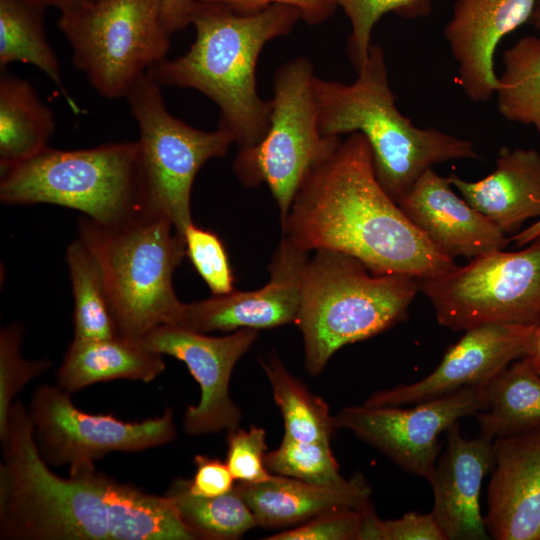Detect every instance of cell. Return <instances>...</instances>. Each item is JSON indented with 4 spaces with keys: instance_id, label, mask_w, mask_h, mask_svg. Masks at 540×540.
<instances>
[{
    "instance_id": "6da1fadb",
    "label": "cell",
    "mask_w": 540,
    "mask_h": 540,
    "mask_svg": "<svg viewBox=\"0 0 540 540\" xmlns=\"http://www.w3.org/2000/svg\"><path fill=\"white\" fill-rule=\"evenodd\" d=\"M0 465V538L10 540H195L166 496L97 471L93 463L54 474L42 458L29 411L11 406Z\"/></svg>"
},
{
    "instance_id": "7a4b0ae2",
    "label": "cell",
    "mask_w": 540,
    "mask_h": 540,
    "mask_svg": "<svg viewBox=\"0 0 540 540\" xmlns=\"http://www.w3.org/2000/svg\"><path fill=\"white\" fill-rule=\"evenodd\" d=\"M281 224L282 238L296 247L349 254L377 275L422 280L456 267L380 185L361 133L308 174Z\"/></svg>"
},
{
    "instance_id": "3957f363",
    "label": "cell",
    "mask_w": 540,
    "mask_h": 540,
    "mask_svg": "<svg viewBox=\"0 0 540 540\" xmlns=\"http://www.w3.org/2000/svg\"><path fill=\"white\" fill-rule=\"evenodd\" d=\"M299 10L273 4L253 13H237L220 4L198 2L191 24L195 40L182 55L164 58L147 74L161 87L198 90L220 110L219 126L240 148L258 143L269 125L270 100L256 87V63L267 42L290 33Z\"/></svg>"
},
{
    "instance_id": "277c9868",
    "label": "cell",
    "mask_w": 540,
    "mask_h": 540,
    "mask_svg": "<svg viewBox=\"0 0 540 540\" xmlns=\"http://www.w3.org/2000/svg\"><path fill=\"white\" fill-rule=\"evenodd\" d=\"M352 83L314 78L319 130L324 136L361 133L371 148L376 177L398 203L432 166L480 159L474 144L403 115L390 88L383 49L372 44Z\"/></svg>"
},
{
    "instance_id": "5b68a950",
    "label": "cell",
    "mask_w": 540,
    "mask_h": 540,
    "mask_svg": "<svg viewBox=\"0 0 540 540\" xmlns=\"http://www.w3.org/2000/svg\"><path fill=\"white\" fill-rule=\"evenodd\" d=\"M78 232L101 267L117 336L141 340L159 325L176 324L183 303L173 274L186 245L168 218L140 211L103 225L83 216Z\"/></svg>"
},
{
    "instance_id": "8992f818",
    "label": "cell",
    "mask_w": 540,
    "mask_h": 540,
    "mask_svg": "<svg viewBox=\"0 0 540 540\" xmlns=\"http://www.w3.org/2000/svg\"><path fill=\"white\" fill-rule=\"evenodd\" d=\"M419 280L377 275L357 258L319 249L304 269L296 324L305 366L318 375L341 347L373 337L407 317Z\"/></svg>"
},
{
    "instance_id": "52a82bcc",
    "label": "cell",
    "mask_w": 540,
    "mask_h": 540,
    "mask_svg": "<svg viewBox=\"0 0 540 540\" xmlns=\"http://www.w3.org/2000/svg\"><path fill=\"white\" fill-rule=\"evenodd\" d=\"M0 200L8 205H58L99 224L120 223L141 211L138 143L76 150L47 147L0 172Z\"/></svg>"
},
{
    "instance_id": "ba28073f",
    "label": "cell",
    "mask_w": 540,
    "mask_h": 540,
    "mask_svg": "<svg viewBox=\"0 0 540 540\" xmlns=\"http://www.w3.org/2000/svg\"><path fill=\"white\" fill-rule=\"evenodd\" d=\"M139 129L138 161L141 211L168 218L184 236L193 223L191 190L200 168L223 157L235 142L222 127L203 131L172 115L161 86L147 73L125 96Z\"/></svg>"
},
{
    "instance_id": "9c48e42d",
    "label": "cell",
    "mask_w": 540,
    "mask_h": 540,
    "mask_svg": "<svg viewBox=\"0 0 540 540\" xmlns=\"http://www.w3.org/2000/svg\"><path fill=\"white\" fill-rule=\"evenodd\" d=\"M57 23L73 65L107 99L125 98L170 48L162 0H85L61 11Z\"/></svg>"
},
{
    "instance_id": "30bf717a",
    "label": "cell",
    "mask_w": 540,
    "mask_h": 540,
    "mask_svg": "<svg viewBox=\"0 0 540 540\" xmlns=\"http://www.w3.org/2000/svg\"><path fill=\"white\" fill-rule=\"evenodd\" d=\"M314 72L305 57L287 61L275 72L269 125L255 145L240 148L233 168L245 186L265 183L283 219L295 195L318 165L339 147V136H324L318 125Z\"/></svg>"
},
{
    "instance_id": "8fae6325",
    "label": "cell",
    "mask_w": 540,
    "mask_h": 540,
    "mask_svg": "<svg viewBox=\"0 0 540 540\" xmlns=\"http://www.w3.org/2000/svg\"><path fill=\"white\" fill-rule=\"evenodd\" d=\"M438 322L454 331L485 324L540 325V235L520 251L495 250L419 280Z\"/></svg>"
},
{
    "instance_id": "7c38bea8",
    "label": "cell",
    "mask_w": 540,
    "mask_h": 540,
    "mask_svg": "<svg viewBox=\"0 0 540 540\" xmlns=\"http://www.w3.org/2000/svg\"><path fill=\"white\" fill-rule=\"evenodd\" d=\"M29 407L39 452L53 466L93 463L109 452L142 451L176 436L171 408L159 417L124 422L111 414L79 410L57 385L37 387Z\"/></svg>"
},
{
    "instance_id": "4fadbf2b",
    "label": "cell",
    "mask_w": 540,
    "mask_h": 540,
    "mask_svg": "<svg viewBox=\"0 0 540 540\" xmlns=\"http://www.w3.org/2000/svg\"><path fill=\"white\" fill-rule=\"evenodd\" d=\"M488 385L401 406H350L335 416L336 428L352 431L405 471L428 480L440 451L439 436L458 420L485 409Z\"/></svg>"
},
{
    "instance_id": "5bb4252c",
    "label": "cell",
    "mask_w": 540,
    "mask_h": 540,
    "mask_svg": "<svg viewBox=\"0 0 540 540\" xmlns=\"http://www.w3.org/2000/svg\"><path fill=\"white\" fill-rule=\"evenodd\" d=\"M258 337L255 329H239L212 337L176 325H159L141 342L150 350L184 362L198 382L201 398L184 414L183 427L190 435L233 431L239 428L240 408L229 393L232 371Z\"/></svg>"
},
{
    "instance_id": "9a60e30c",
    "label": "cell",
    "mask_w": 540,
    "mask_h": 540,
    "mask_svg": "<svg viewBox=\"0 0 540 540\" xmlns=\"http://www.w3.org/2000/svg\"><path fill=\"white\" fill-rule=\"evenodd\" d=\"M535 326L485 324L465 334L423 379L373 392L368 406H403L440 398L464 388L488 385L513 360L523 358Z\"/></svg>"
},
{
    "instance_id": "2e32d148",
    "label": "cell",
    "mask_w": 540,
    "mask_h": 540,
    "mask_svg": "<svg viewBox=\"0 0 540 540\" xmlns=\"http://www.w3.org/2000/svg\"><path fill=\"white\" fill-rule=\"evenodd\" d=\"M307 261V251L282 238L268 266L270 280L265 286L183 303L175 325L206 334L295 323Z\"/></svg>"
},
{
    "instance_id": "e0dca14e",
    "label": "cell",
    "mask_w": 540,
    "mask_h": 540,
    "mask_svg": "<svg viewBox=\"0 0 540 540\" xmlns=\"http://www.w3.org/2000/svg\"><path fill=\"white\" fill-rule=\"evenodd\" d=\"M537 0H456L444 36L458 84L474 102L495 94L494 54L501 40L530 21Z\"/></svg>"
},
{
    "instance_id": "ac0fdd59",
    "label": "cell",
    "mask_w": 540,
    "mask_h": 540,
    "mask_svg": "<svg viewBox=\"0 0 540 540\" xmlns=\"http://www.w3.org/2000/svg\"><path fill=\"white\" fill-rule=\"evenodd\" d=\"M484 517L490 538L540 540V426L493 440Z\"/></svg>"
},
{
    "instance_id": "d6986e66",
    "label": "cell",
    "mask_w": 540,
    "mask_h": 540,
    "mask_svg": "<svg viewBox=\"0 0 540 540\" xmlns=\"http://www.w3.org/2000/svg\"><path fill=\"white\" fill-rule=\"evenodd\" d=\"M446 433V449L428 479L434 495L431 514L446 540L489 539L480 492L484 477L493 468V440L481 434L466 439L458 423Z\"/></svg>"
},
{
    "instance_id": "ffe728a7",
    "label": "cell",
    "mask_w": 540,
    "mask_h": 540,
    "mask_svg": "<svg viewBox=\"0 0 540 540\" xmlns=\"http://www.w3.org/2000/svg\"><path fill=\"white\" fill-rule=\"evenodd\" d=\"M409 220L451 258H475L510 242L489 218L452 189L448 177L425 171L397 203Z\"/></svg>"
},
{
    "instance_id": "44dd1931",
    "label": "cell",
    "mask_w": 540,
    "mask_h": 540,
    "mask_svg": "<svg viewBox=\"0 0 540 540\" xmlns=\"http://www.w3.org/2000/svg\"><path fill=\"white\" fill-rule=\"evenodd\" d=\"M450 183L476 210L505 234H516L523 223L540 218V152L530 148L502 147L496 168L478 181H467L455 173Z\"/></svg>"
},
{
    "instance_id": "7402d4cb",
    "label": "cell",
    "mask_w": 540,
    "mask_h": 540,
    "mask_svg": "<svg viewBox=\"0 0 540 540\" xmlns=\"http://www.w3.org/2000/svg\"><path fill=\"white\" fill-rule=\"evenodd\" d=\"M256 520L257 526L283 528L300 525L339 507L362 508L370 503L371 487L355 474L343 486H319L272 474L266 481L235 485Z\"/></svg>"
},
{
    "instance_id": "603a6c76",
    "label": "cell",
    "mask_w": 540,
    "mask_h": 540,
    "mask_svg": "<svg viewBox=\"0 0 540 540\" xmlns=\"http://www.w3.org/2000/svg\"><path fill=\"white\" fill-rule=\"evenodd\" d=\"M166 368L163 355L141 340L73 339L56 373L57 386L71 394L89 385L115 379L151 382Z\"/></svg>"
},
{
    "instance_id": "cb8c5ba5",
    "label": "cell",
    "mask_w": 540,
    "mask_h": 540,
    "mask_svg": "<svg viewBox=\"0 0 540 540\" xmlns=\"http://www.w3.org/2000/svg\"><path fill=\"white\" fill-rule=\"evenodd\" d=\"M56 127L52 110L33 86L6 69L0 73V172L42 152Z\"/></svg>"
},
{
    "instance_id": "d4e9b609",
    "label": "cell",
    "mask_w": 540,
    "mask_h": 540,
    "mask_svg": "<svg viewBox=\"0 0 540 540\" xmlns=\"http://www.w3.org/2000/svg\"><path fill=\"white\" fill-rule=\"evenodd\" d=\"M44 10L31 0H0V70L14 62L35 66L78 114L79 106L65 87L58 58L47 39Z\"/></svg>"
},
{
    "instance_id": "484cf974",
    "label": "cell",
    "mask_w": 540,
    "mask_h": 540,
    "mask_svg": "<svg viewBox=\"0 0 540 540\" xmlns=\"http://www.w3.org/2000/svg\"><path fill=\"white\" fill-rule=\"evenodd\" d=\"M492 440L540 426V375L521 358L488 384V402L474 415Z\"/></svg>"
},
{
    "instance_id": "4316f807",
    "label": "cell",
    "mask_w": 540,
    "mask_h": 540,
    "mask_svg": "<svg viewBox=\"0 0 540 540\" xmlns=\"http://www.w3.org/2000/svg\"><path fill=\"white\" fill-rule=\"evenodd\" d=\"M165 495L196 539L236 540L257 526L236 486L218 496H199L190 492L188 479L178 478Z\"/></svg>"
},
{
    "instance_id": "83f0119b",
    "label": "cell",
    "mask_w": 540,
    "mask_h": 540,
    "mask_svg": "<svg viewBox=\"0 0 540 540\" xmlns=\"http://www.w3.org/2000/svg\"><path fill=\"white\" fill-rule=\"evenodd\" d=\"M502 62L495 90L500 115L533 126L540 136V37L520 38L504 51Z\"/></svg>"
},
{
    "instance_id": "f1b7e54d",
    "label": "cell",
    "mask_w": 540,
    "mask_h": 540,
    "mask_svg": "<svg viewBox=\"0 0 540 540\" xmlns=\"http://www.w3.org/2000/svg\"><path fill=\"white\" fill-rule=\"evenodd\" d=\"M74 298V339L99 340L117 336L99 262L78 237L66 250Z\"/></svg>"
},
{
    "instance_id": "f546056e",
    "label": "cell",
    "mask_w": 540,
    "mask_h": 540,
    "mask_svg": "<svg viewBox=\"0 0 540 540\" xmlns=\"http://www.w3.org/2000/svg\"><path fill=\"white\" fill-rule=\"evenodd\" d=\"M259 362L283 417V436L302 441L330 442L336 426L326 402L294 377L276 354Z\"/></svg>"
},
{
    "instance_id": "4dcf8cb0",
    "label": "cell",
    "mask_w": 540,
    "mask_h": 540,
    "mask_svg": "<svg viewBox=\"0 0 540 540\" xmlns=\"http://www.w3.org/2000/svg\"><path fill=\"white\" fill-rule=\"evenodd\" d=\"M264 463L272 474L314 485L338 487L349 481L340 474L330 442L302 441L283 436L279 447L265 454Z\"/></svg>"
},
{
    "instance_id": "1f68e13d",
    "label": "cell",
    "mask_w": 540,
    "mask_h": 540,
    "mask_svg": "<svg viewBox=\"0 0 540 540\" xmlns=\"http://www.w3.org/2000/svg\"><path fill=\"white\" fill-rule=\"evenodd\" d=\"M348 17L351 33L348 54L356 70L365 62L371 47V35L379 19L390 12L417 18L430 11V0H335Z\"/></svg>"
},
{
    "instance_id": "d6a6232c",
    "label": "cell",
    "mask_w": 540,
    "mask_h": 540,
    "mask_svg": "<svg viewBox=\"0 0 540 540\" xmlns=\"http://www.w3.org/2000/svg\"><path fill=\"white\" fill-rule=\"evenodd\" d=\"M23 333L24 329L20 324H11L0 331V439L6 433L15 395L52 365L47 358L35 361L23 358Z\"/></svg>"
},
{
    "instance_id": "836d02e7",
    "label": "cell",
    "mask_w": 540,
    "mask_h": 540,
    "mask_svg": "<svg viewBox=\"0 0 540 540\" xmlns=\"http://www.w3.org/2000/svg\"><path fill=\"white\" fill-rule=\"evenodd\" d=\"M186 256L209 287L213 296L234 291V277L226 249L221 239L212 231L194 223L184 233Z\"/></svg>"
},
{
    "instance_id": "e575fe53",
    "label": "cell",
    "mask_w": 540,
    "mask_h": 540,
    "mask_svg": "<svg viewBox=\"0 0 540 540\" xmlns=\"http://www.w3.org/2000/svg\"><path fill=\"white\" fill-rule=\"evenodd\" d=\"M226 464L235 480L255 484L266 481L270 473L264 463L266 432L251 426L248 430L235 429L227 435Z\"/></svg>"
},
{
    "instance_id": "d590c367",
    "label": "cell",
    "mask_w": 540,
    "mask_h": 540,
    "mask_svg": "<svg viewBox=\"0 0 540 540\" xmlns=\"http://www.w3.org/2000/svg\"><path fill=\"white\" fill-rule=\"evenodd\" d=\"M362 511L359 540H446L431 512H408L398 519L381 520L371 502Z\"/></svg>"
},
{
    "instance_id": "8d00e7d4",
    "label": "cell",
    "mask_w": 540,
    "mask_h": 540,
    "mask_svg": "<svg viewBox=\"0 0 540 540\" xmlns=\"http://www.w3.org/2000/svg\"><path fill=\"white\" fill-rule=\"evenodd\" d=\"M365 507V506H364ZM362 508L339 507L276 533L268 540H359L363 523Z\"/></svg>"
},
{
    "instance_id": "74e56055",
    "label": "cell",
    "mask_w": 540,
    "mask_h": 540,
    "mask_svg": "<svg viewBox=\"0 0 540 540\" xmlns=\"http://www.w3.org/2000/svg\"><path fill=\"white\" fill-rule=\"evenodd\" d=\"M224 5L237 13H253L273 4H285L297 8L301 18L308 24H318L328 19L336 10L335 0H196Z\"/></svg>"
},
{
    "instance_id": "f35d334b",
    "label": "cell",
    "mask_w": 540,
    "mask_h": 540,
    "mask_svg": "<svg viewBox=\"0 0 540 540\" xmlns=\"http://www.w3.org/2000/svg\"><path fill=\"white\" fill-rule=\"evenodd\" d=\"M196 471L188 480L189 490L194 495L218 496L234 488V477L226 462L204 455L194 457Z\"/></svg>"
},
{
    "instance_id": "ab89813d",
    "label": "cell",
    "mask_w": 540,
    "mask_h": 540,
    "mask_svg": "<svg viewBox=\"0 0 540 540\" xmlns=\"http://www.w3.org/2000/svg\"><path fill=\"white\" fill-rule=\"evenodd\" d=\"M196 0H162V22L169 35L191 24Z\"/></svg>"
},
{
    "instance_id": "60d3db41",
    "label": "cell",
    "mask_w": 540,
    "mask_h": 540,
    "mask_svg": "<svg viewBox=\"0 0 540 540\" xmlns=\"http://www.w3.org/2000/svg\"><path fill=\"white\" fill-rule=\"evenodd\" d=\"M522 359L540 375V325L535 326L527 353Z\"/></svg>"
},
{
    "instance_id": "b9f144b4",
    "label": "cell",
    "mask_w": 540,
    "mask_h": 540,
    "mask_svg": "<svg viewBox=\"0 0 540 540\" xmlns=\"http://www.w3.org/2000/svg\"><path fill=\"white\" fill-rule=\"evenodd\" d=\"M539 235L540 218L525 230H521L518 233L514 234L511 238H509V241H513L517 246L522 247L532 242Z\"/></svg>"
},
{
    "instance_id": "7bdbcfd3",
    "label": "cell",
    "mask_w": 540,
    "mask_h": 540,
    "mask_svg": "<svg viewBox=\"0 0 540 540\" xmlns=\"http://www.w3.org/2000/svg\"><path fill=\"white\" fill-rule=\"evenodd\" d=\"M31 1L35 2L36 4L44 8L55 7V8H58L60 11H64L78 5L79 3L85 0H31Z\"/></svg>"
},
{
    "instance_id": "ee69618b",
    "label": "cell",
    "mask_w": 540,
    "mask_h": 540,
    "mask_svg": "<svg viewBox=\"0 0 540 540\" xmlns=\"http://www.w3.org/2000/svg\"><path fill=\"white\" fill-rule=\"evenodd\" d=\"M540 32V0L536 1L535 8L529 21Z\"/></svg>"
}]
</instances>
